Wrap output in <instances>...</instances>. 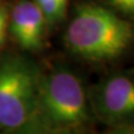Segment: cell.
Returning <instances> with one entry per match:
<instances>
[{
	"label": "cell",
	"mask_w": 134,
	"mask_h": 134,
	"mask_svg": "<svg viewBox=\"0 0 134 134\" xmlns=\"http://www.w3.org/2000/svg\"><path fill=\"white\" fill-rule=\"evenodd\" d=\"M9 9L5 5H0V50L6 40V35L9 23Z\"/></svg>",
	"instance_id": "7"
},
{
	"label": "cell",
	"mask_w": 134,
	"mask_h": 134,
	"mask_svg": "<svg viewBox=\"0 0 134 134\" xmlns=\"http://www.w3.org/2000/svg\"><path fill=\"white\" fill-rule=\"evenodd\" d=\"M107 1L124 14L134 16V0H107Z\"/></svg>",
	"instance_id": "8"
},
{
	"label": "cell",
	"mask_w": 134,
	"mask_h": 134,
	"mask_svg": "<svg viewBox=\"0 0 134 134\" xmlns=\"http://www.w3.org/2000/svg\"><path fill=\"white\" fill-rule=\"evenodd\" d=\"M3 134H83V133L53 129V127H49L47 125L43 124L41 122H37V123L28 125L26 127L16 130V131H12V132L3 133Z\"/></svg>",
	"instance_id": "6"
},
{
	"label": "cell",
	"mask_w": 134,
	"mask_h": 134,
	"mask_svg": "<svg viewBox=\"0 0 134 134\" xmlns=\"http://www.w3.org/2000/svg\"><path fill=\"white\" fill-rule=\"evenodd\" d=\"M34 1H35L37 5H41V3H44V2H46V1H48V0H34Z\"/></svg>",
	"instance_id": "10"
},
{
	"label": "cell",
	"mask_w": 134,
	"mask_h": 134,
	"mask_svg": "<svg viewBox=\"0 0 134 134\" xmlns=\"http://www.w3.org/2000/svg\"><path fill=\"white\" fill-rule=\"evenodd\" d=\"M67 49L83 60L102 64L121 58L134 44V25L105 7L77 6L66 28Z\"/></svg>",
	"instance_id": "1"
},
{
	"label": "cell",
	"mask_w": 134,
	"mask_h": 134,
	"mask_svg": "<svg viewBox=\"0 0 134 134\" xmlns=\"http://www.w3.org/2000/svg\"><path fill=\"white\" fill-rule=\"evenodd\" d=\"M47 21L34 0H20L9 12L8 29L24 50L38 52L44 47Z\"/></svg>",
	"instance_id": "5"
},
{
	"label": "cell",
	"mask_w": 134,
	"mask_h": 134,
	"mask_svg": "<svg viewBox=\"0 0 134 134\" xmlns=\"http://www.w3.org/2000/svg\"><path fill=\"white\" fill-rule=\"evenodd\" d=\"M94 113L90 94L73 70L57 67L40 75L39 121L49 127L85 134Z\"/></svg>",
	"instance_id": "2"
},
{
	"label": "cell",
	"mask_w": 134,
	"mask_h": 134,
	"mask_svg": "<svg viewBox=\"0 0 134 134\" xmlns=\"http://www.w3.org/2000/svg\"><path fill=\"white\" fill-rule=\"evenodd\" d=\"M103 134H134V124L113 126V127H111L110 131H107Z\"/></svg>",
	"instance_id": "9"
},
{
	"label": "cell",
	"mask_w": 134,
	"mask_h": 134,
	"mask_svg": "<svg viewBox=\"0 0 134 134\" xmlns=\"http://www.w3.org/2000/svg\"><path fill=\"white\" fill-rule=\"evenodd\" d=\"M88 94L94 117L103 124H134V72L112 74Z\"/></svg>",
	"instance_id": "4"
},
{
	"label": "cell",
	"mask_w": 134,
	"mask_h": 134,
	"mask_svg": "<svg viewBox=\"0 0 134 134\" xmlns=\"http://www.w3.org/2000/svg\"><path fill=\"white\" fill-rule=\"evenodd\" d=\"M40 75L38 66L26 57L0 58V130L3 133L40 122Z\"/></svg>",
	"instance_id": "3"
}]
</instances>
